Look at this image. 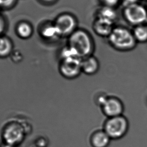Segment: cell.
Returning <instances> with one entry per match:
<instances>
[{
	"label": "cell",
	"mask_w": 147,
	"mask_h": 147,
	"mask_svg": "<svg viewBox=\"0 0 147 147\" xmlns=\"http://www.w3.org/2000/svg\"><path fill=\"white\" fill-rule=\"evenodd\" d=\"M97 18L107 20L114 24L117 19V14L112 7L105 6L99 10Z\"/></svg>",
	"instance_id": "12"
},
{
	"label": "cell",
	"mask_w": 147,
	"mask_h": 147,
	"mask_svg": "<svg viewBox=\"0 0 147 147\" xmlns=\"http://www.w3.org/2000/svg\"><path fill=\"white\" fill-rule=\"evenodd\" d=\"M81 61V58L78 57L62 59L59 65L60 74L68 80L78 78L82 73Z\"/></svg>",
	"instance_id": "4"
},
{
	"label": "cell",
	"mask_w": 147,
	"mask_h": 147,
	"mask_svg": "<svg viewBox=\"0 0 147 147\" xmlns=\"http://www.w3.org/2000/svg\"><path fill=\"white\" fill-rule=\"evenodd\" d=\"M82 72L87 76H93L100 69V63L97 58L93 55L82 59Z\"/></svg>",
	"instance_id": "11"
},
{
	"label": "cell",
	"mask_w": 147,
	"mask_h": 147,
	"mask_svg": "<svg viewBox=\"0 0 147 147\" xmlns=\"http://www.w3.org/2000/svg\"><path fill=\"white\" fill-rule=\"evenodd\" d=\"M123 14L126 21L134 27L144 24L147 21V10L137 3L126 6Z\"/></svg>",
	"instance_id": "5"
},
{
	"label": "cell",
	"mask_w": 147,
	"mask_h": 147,
	"mask_svg": "<svg viewBox=\"0 0 147 147\" xmlns=\"http://www.w3.org/2000/svg\"><path fill=\"white\" fill-rule=\"evenodd\" d=\"M146 23H147V22H146Z\"/></svg>",
	"instance_id": "25"
},
{
	"label": "cell",
	"mask_w": 147,
	"mask_h": 147,
	"mask_svg": "<svg viewBox=\"0 0 147 147\" xmlns=\"http://www.w3.org/2000/svg\"><path fill=\"white\" fill-rule=\"evenodd\" d=\"M108 39L110 46L120 52L131 51L136 47L137 43L132 31L122 26L114 27Z\"/></svg>",
	"instance_id": "2"
},
{
	"label": "cell",
	"mask_w": 147,
	"mask_h": 147,
	"mask_svg": "<svg viewBox=\"0 0 147 147\" xmlns=\"http://www.w3.org/2000/svg\"><path fill=\"white\" fill-rule=\"evenodd\" d=\"M111 141V139L102 129L94 131L89 137L90 144L92 147H108Z\"/></svg>",
	"instance_id": "10"
},
{
	"label": "cell",
	"mask_w": 147,
	"mask_h": 147,
	"mask_svg": "<svg viewBox=\"0 0 147 147\" xmlns=\"http://www.w3.org/2000/svg\"><path fill=\"white\" fill-rule=\"evenodd\" d=\"M25 133V129L22 123L13 122L7 125L4 131V141L5 143L16 146L23 141Z\"/></svg>",
	"instance_id": "7"
},
{
	"label": "cell",
	"mask_w": 147,
	"mask_h": 147,
	"mask_svg": "<svg viewBox=\"0 0 147 147\" xmlns=\"http://www.w3.org/2000/svg\"><path fill=\"white\" fill-rule=\"evenodd\" d=\"M103 2L106 4V6L113 7L118 3L119 0H103Z\"/></svg>",
	"instance_id": "20"
},
{
	"label": "cell",
	"mask_w": 147,
	"mask_h": 147,
	"mask_svg": "<svg viewBox=\"0 0 147 147\" xmlns=\"http://www.w3.org/2000/svg\"><path fill=\"white\" fill-rule=\"evenodd\" d=\"M2 147H16V146L5 143V144H4V145L2 146Z\"/></svg>",
	"instance_id": "23"
},
{
	"label": "cell",
	"mask_w": 147,
	"mask_h": 147,
	"mask_svg": "<svg viewBox=\"0 0 147 147\" xmlns=\"http://www.w3.org/2000/svg\"><path fill=\"white\" fill-rule=\"evenodd\" d=\"M10 57L12 61L16 63H18L22 61L23 58L22 53L18 50H13L10 54Z\"/></svg>",
	"instance_id": "17"
},
{
	"label": "cell",
	"mask_w": 147,
	"mask_h": 147,
	"mask_svg": "<svg viewBox=\"0 0 147 147\" xmlns=\"http://www.w3.org/2000/svg\"><path fill=\"white\" fill-rule=\"evenodd\" d=\"M125 3L126 4V6L131 5V4H135L137 3V0H124Z\"/></svg>",
	"instance_id": "22"
},
{
	"label": "cell",
	"mask_w": 147,
	"mask_h": 147,
	"mask_svg": "<svg viewBox=\"0 0 147 147\" xmlns=\"http://www.w3.org/2000/svg\"><path fill=\"white\" fill-rule=\"evenodd\" d=\"M113 25V23L107 20L96 18L94 21L92 28L97 36L108 38L114 27Z\"/></svg>",
	"instance_id": "9"
},
{
	"label": "cell",
	"mask_w": 147,
	"mask_h": 147,
	"mask_svg": "<svg viewBox=\"0 0 147 147\" xmlns=\"http://www.w3.org/2000/svg\"><path fill=\"white\" fill-rule=\"evenodd\" d=\"M5 29V23L2 18L0 17V36Z\"/></svg>",
	"instance_id": "21"
},
{
	"label": "cell",
	"mask_w": 147,
	"mask_h": 147,
	"mask_svg": "<svg viewBox=\"0 0 147 147\" xmlns=\"http://www.w3.org/2000/svg\"><path fill=\"white\" fill-rule=\"evenodd\" d=\"M108 96L106 94H100L99 96L98 97L96 101L100 107H101L102 105H103V104L104 103V102L105 101L106 99H107Z\"/></svg>",
	"instance_id": "18"
},
{
	"label": "cell",
	"mask_w": 147,
	"mask_h": 147,
	"mask_svg": "<svg viewBox=\"0 0 147 147\" xmlns=\"http://www.w3.org/2000/svg\"><path fill=\"white\" fill-rule=\"evenodd\" d=\"M13 50V45L10 38L6 36H0V58L10 56Z\"/></svg>",
	"instance_id": "13"
},
{
	"label": "cell",
	"mask_w": 147,
	"mask_h": 147,
	"mask_svg": "<svg viewBox=\"0 0 147 147\" xmlns=\"http://www.w3.org/2000/svg\"><path fill=\"white\" fill-rule=\"evenodd\" d=\"M44 1H47V2H50V1H53V0H44Z\"/></svg>",
	"instance_id": "24"
},
{
	"label": "cell",
	"mask_w": 147,
	"mask_h": 147,
	"mask_svg": "<svg viewBox=\"0 0 147 147\" xmlns=\"http://www.w3.org/2000/svg\"><path fill=\"white\" fill-rule=\"evenodd\" d=\"M16 33L19 37L26 39L32 36L33 29L32 26L28 23L21 22L17 26Z\"/></svg>",
	"instance_id": "15"
},
{
	"label": "cell",
	"mask_w": 147,
	"mask_h": 147,
	"mask_svg": "<svg viewBox=\"0 0 147 147\" xmlns=\"http://www.w3.org/2000/svg\"><path fill=\"white\" fill-rule=\"evenodd\" d=\"M41 34L42 37L48 39H54L56 37L59 36L57 30L54 24L44 27L42 29Z\"/></svg>",
	"instance_id": "16"
},
{
	"label": "cell",
	"mask_w": 147,
	"mask_h": 147,
	"mask_svg": "<svg viewBox=\"0 0 147 147\" xmlns=\"http://www.w3.org/2000/svg\"><path fill=\"white\" fill-rule=\"evenodd\" d=\"M15 0H0V6L3 7H8L11 6Z\"/></svg>",
	"instance_id": "19"
},
{
	"label": "cell",
	"mask_w": 147,
	"mask_h": 147,
	"mask_svg": "<svg viewBox=\"0 0 147 147\" xmlns=\"http://www.w3.org/2000/svg\"><path fill=\"white\" fill-rule=\"evenodd\" d=\"M68 45L73 48L81 59L93 55L95 49V42L91 35L87 31L80 28L68 37Z\"/></svg>",
	"instance_id": "1"
},
{
	"label": "cell",
	"mask_w": 147,
	"mask_h": 147,
	"mask_svg": "<svg viewBox=\"0 0 147 147\" xmlns=\"http://www.w3.org/2000/svg\"><path fill=\"white\" fill-rule=\"evenodd\" d=\"M129 129V121L123 115L107 118L102 127L111 140L122 139L127 135Z\"/></svg>",
	"instance_id": "3"
},
{
	"label": "cell",
	"mask_w": 147,
	"mask_h": 147,
	"mask_svg": "<svg viewBox=\"0 0 147 147\" xmlns=\"http://www.w3.org/2000/svg\"><path fill=\"white\" fill-rule=\"evenodd\" d=\"M132 32L137 43H145L147 42V25L142 24L135 26Z\"/></svg>",
	"instance_id": "14"
},
{
	"label": "cell",
	"mask_w": 147,
	"mask_h": 147,
	"mask_svg": "<svg viewBox=\"0 0 147 147\" xmlns=\"http://www.w3.org/2000/svg\"><path fill=\"white\" fill-rule=\"evenodd\" d=\"M100 108L107 118L122 115L125 110L123 102L115 96H108Z\"/></svg>",
	"instance_id": "8"
},
{
	"label": "cell",
	"mask_w": 147,
	"mask_h": 147,
	"mask_svg": "<svg viewBox=\"0 0 147 147\" xmlns=\"http://www.w3.org/2000/svg\"><path fill=\"white\" fill-rule=\"evenodd\" d=\"M59 36L68 37L77 29V21L75 17L69 14L59 16L54 23Z\"/></svg>",
	"instance_id": "6"
}]
</instances>
